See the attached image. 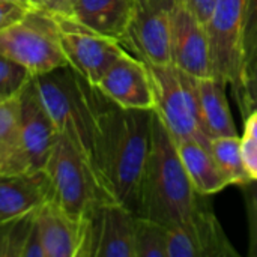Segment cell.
I'll list each match as a JSON object with an SVG mask.
<instances>
[{
    "instance_id": "4dcf8cb0",
    "label": "cell",
    "mask_w": 257,
    "mask_h": 257,
    "mask_svg": "<svg viewBox=\"0 0 257 257\" xmlns=\"http://www.w3.org/2000/svg\"><path fill=\"white\" fill-rule=\"evenodd\" d=\"M32 3L54 15H71L69 0H32Z\"/></svg>"
},
{
    "instance_id": "5bb4252c",
    "label": "cell",
    "mask_w": 257,
    "mask_h": 257,
    "mask_svg": "<svg viewBox=\"0 0 257 257\" xmlns=\"http://www.w3.org/2000/svg\"><path fill=\"white\" fill-rule=\"evenodd\" d=\"M20 134L29 172L44 170L59 131L39 101L32 81L26 84L20 95Z\"/></svg>"
},
{
    "instance_id": "2e32d148",
    "label": "cell",
    "mask_w": 257,
    "mask_h": 257,
    "mask_svg": "<svg viewBox=\"0 0 257 257\" xmlns=\"http://www.w3.org/2000/svg\"><path fill=\"white\" fill-rule=\"evenodd\" d=\"M48 199H51V187L44 170L0 173V224L35 212Z\"/></svg>"
},
{
    "instance_id": "9a60e30c",
    "label": "cell",
    "mask_w": 257,
    "mask_h": 257,
    "mask_svg": "<svg viewBox=\"0 0 257 257\" xmlns=\"http://www.w3.org/2000/svg\"><path fill=\"white\" fill-rule=\"evenodd\" d=\"M36 226L44 257H83L86 220L66 212L48 199L36 211Z\"/></svg>"
},
{
    "instance_id": "cb8c5ba5",
    "label": "cell",
    "mask_w": 257,
    "mask_h": 257,
    "mask_svg": "<svg viewBox=\"0 0 257 257\" xmlns=\"http://www.w3.org/2000/svg\"><path fill=\"white\" fill-rule=\"evenodd\" d=\"M30 77L23 66L0 54V101L20 95Z\"/></svg>"
},
{
    "instance_id": "277c9868",
    "label": "cell",
    "mask_w": 257,
    "mask_h": 257,
    "mask_svg": "<svg viewBox=\"0 0 257 257\" xmlns=\"http://www.w3.org/2000/svg\"><path fill=\"white\" fill-rule=\"evenodd\" d=\"M44 172L51 199L77 218H86L99 203L113 200L87 157L66 136L59 134Z\"/></svg>"
},
{
    "instance_id": "52a82bcc",
    "label": "cell",
    "mask_w": 257,
    "mask_h": 257,
    "mask_svg": "<svg viewBox=\"0 0 257 257\" xmlns=\"http://www.w3.org/2000/svg\"><path fill=\"white\" fill-rule=\"evenodd\" d=\"M248 0H215L206 23L214 77L236 93L244 68V29Z\"/></svg>"
},
{
    "instance_id": "484cf974",
    "label": "cell",
    "mask_w": 257,
    "mask_h": 257,
    "mask_svg": "<svg viewBox=\"0 0 257 257\" xmlns=\"http://www.w3.org/2000/svg\"><path fill=\"white\" fill-rule=\"evenodd\" d=\"M241 188L248 221V256L257 257V179H250Z\"/></svg>"
},
{
    "instance_id": "4316f807",
    "label": "cell",
    "mask_w": 257,
    "mask_h": 257,
    "mask_svg": "<svg viewBox=\"0 0 257 257\" xmlns=\"http://www.w3.org/2000/svg\"><path fill=\"white\" fill-rule=\"evenodd\" d=\"M257 50V0H248L244 29V65ZM244 69V68H242Z\"/></svg>"
},
{
    "instance_id": "ac0fdd59",
    "label": "cell",
    "mask_w": 257,
    "mask_h": 257,
    "mask_svg": "<svg viewBox=\"0 0 257 257\" xmlns=\"http://www.w3.org/2000/svg\"><path fill=\"white\" fill-rule=\"evenodd\" d=\"M196 83L202 123L208 139L238 136L226 93L227 83L217 77L196 78Z\"/></svg>"
},
{
    "instance_id": "ffe728a7",
    "label": "cell",
    "mask_w": 257,
    "mask_h": 257,
    "mask_svg": "<svg viewBox=\"0 0 257 257\" xmlns=\"http://www.w3.org/2000/svg\"><path fill=\"white\" fill-rule=\"evenodd\" d=\"M20 95L0 101V173L3 175L29 173L20 134Z\"/></svg>"
},
{
    "instance_id": "7402d4cb",
    "label": "cell",
    "mask_w": 257,
    "mask_h": 257,
    "mask_svg": "<svg viewBox=\"0 0 257 257\" xmlns=\"http://www.w3.org/2000/svg\"><path fill=\"white\" fill-rule=\"evenodd\" d=\"M209 151L229 185L242 187L250 181V176L242 163L239 136L214 137L209 140Z\"/></svg>"
},
{
    "instance_id": "8fae6325",
    "label": "cell",
    "mask_w": 257,
    "mask_h": 257,
    "mask_svg": "<svg viewBox=\"0 0 257 257\" xmlns=\"http://www.w3.org/2000/svg\"><path fill=\"white\" fill-rule=\"evenodd\" d=\"M83 257H136V214L123 205L107 200L99 203L86 218Z\"/></svg>"
},
{
    "instance_id": "7a4b0ae2",
    "label": "cell",
    "mask_w": 257,
    "mask_h": 257,
    "mask_svg": "<svg viewBox=\"0 0 257 257\" xmlns=\"http://www.w3.org/2000/svg\"><path fill=\"white\" fill-rule=\"evenodd\" d=\"M199 197L181 161L175 139L154 110L151 151L137 215L170 227L193 214L200 202Z\"/></svg>"
},
{
    "instance_id": "5b68a950",
    "label": "cell",
    "mask_w": 257,
    "mask_h": 257,
    "mask_svg": "<svg viewBox=\"0 0 257 257\" xmlns=\"http://www.w3.org/2000/svg\"><path fill=\"white\" fill-rule=\"evenodd\" d=\"M0 54L23 66L32 77L68 65L60 44L57 15L33 8L0 30Z\"/></svg>"
},
{
    "instance_id": "d4e9b609",
    "label": "cell",
    "mask_w": 257,
    "mask_h": 257,
    "mask_svg": "<svg viewBox=\"0 0 257 257\" xmlns=\"http://www.w3.org/2000/svg\"><path fill=\"white\" fill-rule=\"evenodd\" d=\"M235 96L242 111V117L250 111L257 110V50L244 65L241 87Z\"/></svg>"
},
{
    "instance_id": "e0dca14e",
    "label": "cell",
    "mask_w": 257,
    "mask_h": 257,
    "mask_svg": "<svg viewBox=\"0 0 257 257\" xmlns=\"http://www.w3.org/2000/svg\"><path fill=\"white\" fill-rule=\"evenodd\" d=\"M133 8L134 0H72L69 17L81 26L119 42Z\"/></svg>"
},
{
    "instance_id": "8992f818",
    "label": "cell",
    "mask_w": 257,
    "mask_h": 257,
    "mask_svg": "<svg viewBox=\"0 0 257 257\" xmlns=\"http://www.w3.org/2000/svg\"><path fill=\"white\" fill-rule=\"evenodd\" d=\"M154 89L155 111L175 139L197 140L209 148V139L203 130L196 77L185 74L175 65H148Z\"/></svg>"
},
{
    "instance_id": "ba28073f",
    "label": "cell",
    "mask_w": 257,
    "mask_h": 257,
    "mask_svg": "<svg viewBox=\"0 0 257 257\" xmlns=\"http://www.w3.org/2000/svg\"><path fill=\"white\" fill-rule=\"evenodd\" d=\"M178 0H134L119 44L146 65L172 63V12Z\"/></svg>"
},
{
    "instance_id": "836d02e7",
    "label": "cell",
    "mask_w": 257,
    "mask_h": 257,
    "mask_svg": "<svg viewBox=\"0 0 257 257\" xmlns=\"http://www.w3.org/2000/svg\"><path fill=\"white\" fill-rule=\"evenodd\" d=\"M71 2H72V0H69V3H71Z\"/></svg>"
},
{
    "instance_id": "9c48e42d",
    "label": "cell",
    "mask_w": 257,
    "mask_h": 257,
    "mask_svg": "<svg viewBox=\"0 0 257 257\" xmlns=\"http://www.w3.org/2000/svg\"><path fill=\"white\" fill-rule=\"evenodd\" d=\"M60 44L66 62L93 86L126 50L113 38L96 33L69 15H57Z\"/></svg>"
},
{
    "instance_id": "6da1fadb",
    "label": "cell",
    "mask_w": 257,
    "mask_h": 257,
    "mask_svg": "<svg viewBox=\"0 0 257 257\" xmlns=\"http://www.w3.org/2000/svg\"><path fill=\"white\" fill-rule=\"evenodd\" d=\"M154 110L123 108L107 96L96 119L92 161L107 194L136 215L151 151Z\"/></svg>"
},
{
    "instance_id": "1f68e13d",
    "label": "cell",
    "mask_w": 257,
    "mask_h": 257,
    "mask_svg": "<svg viewBox=\"0 0 257 257\" xmlns=\"http://www.w3.org/2000/svg\"><path fill=\"white\" fill-rule=\"evenodd\" d=\"M244 136L257 142V110L250 111L244 117Z\"/></svg>"
},
{
    "instance_id": "30bf717a",
    "label": "cell",
    "mask_w": 257,
    "mask_h": 257,
    "mask_svg": "<svg viewBox=\"0 0 257 257\" xmlns=\"http://www.w3.org/2000/svg\"><path fill=\"white\" fill-rule=\"evenodd\" d=\"M230 244L214 211L200 203L184 221L167 227V257H232Z\"/></svg>"
},
{
    "instance_id": "d6a6232c",
    "label": "cell",
    "mask_w": 257,
    "mask_h": 257,
    "mask_svg": "<svg viewBox=\"0 0 257 257\" xmlns=\"http://www.w3.org/2000/svg\"><path fill=\"white\" fill-rule=\"evenodd\" d=\"M12 2H18V3H21V5H26V6H30V8H36V6L32 3V0H12Z\"/></svg>"
},
{
    "instance_id": "83f0119b",
    "label": "cell",
    "mask_w": 257,
    "mask_h": 257,
    "mask_svg": "<svg viewBox=\"0 0 257 257\" xmlns=\"http://www.w3.org/2000/svg\"><path fill=\"white\" fill-rule=\"evenodd\" d=\"M30 9H33V8L26 6V5H21L18 2L0 0V30L9 27L15 21H18L20 18H23L26 15V12L30 11Z\"/></svg>"
},
{
    "instance_id": "3957f363",
    "label": "cell",
    "mask_w": 257,
    "mask_h": 257,
    "mask_svg": "<svg viewBox=\"0 0 257 257\" xmlns=\"http://www.w3.org/2000/svg\"><path fill=\"white\" fill-rule=\"evenodd\" d=\"M30 81L59 134L66 136L93 166L96 119L105 96L69 65L33 75Z\"/></svg>"
},
{
    "instance_id": "f546056e",
    "label": "cell",
    "mask_w": 257,
    "mask_h": 257,
    "mask_svg": "<svg viewBox=\"0 0 257 257\" xmlns=\"http://www.w3.org/2000/svg\"><path fill=\"white\" fill-rule=\"evenodd\" d=\"M181 3L202 23L206 26L209 21L215 0H181Z\"/></svg>"
},
{
    "instance_id": "44dd1931",
    "label": "cell",
    "mask_w": 257,
    "mask_h": 257,
    "mask_svg": "<svg viewBox=\"0 0 257 257\" xmlns=\"http://www.w3.org/2000/svg\"><path fill=\"white\" fill-rule=\"evenodd\" d=\"M36 211L0 224V257H44L36 226Z\"/></svg>"
},
{
    "instance_id": "603a6c76",
    "label": "cell",
    "mask_w": 257,
    "mask_h": 257,
    "mask_svg": "<svg viewBox=\"0 0 257 257\" xmlns=\"http://www.w3.org/2000/svg\"><path fill=\"white\" fill-rule=\"evenodd\" d=\"M134 254L136 257H167V227L136 215Z\"/></svg>"
},
{
    "instance_id": "d6986e66",
    "label": "cell",
    "mask_w": 257,
    "mask_h": 257,
    "mask_svg": "<svg viewBox=\"0 0 257 257\" xmlns=\"http://www.w3.org/2000/svg\"><path fill=\"white\" fill-rule=\"evenodd\" d=\"M181 161L199 196H212L229 187L209 148L197 140L176 142Z\"/></svg>"
},
{
    "instance_id": "4fadbf2b",
    "label": "cell",
    "mask_w": 257,
    "mask_h": 257,
    "mask_svg": "<svg viewBox=\"0 0 257 257\" xmlns=\"http://www.w3.org/2000/svg\"><path fill=\"white\" fill-rule=\"evenodd\" d=\"M172 65L196 78L214 77L211 47L206 26L182 3L176 2L172 12Z\"/></svg>"
},
{
    "instance_id": "f1b7e54d",
    "label": "cell",
    "mask_w": 257,
    "mask_h": 257,
    "mask_svg": "<svg viewBox=\"0 0 257 257\" xmlns=\"http://www.w3.org/2000/svg\"><path fill=\"white\" fill-rule=\"evenodd\" d=\"M241 152L242 163L250 176V179H257V142L242 136L241 137Z\"/></svg>"
},
{
    "instance_id": "7c38bea8",
    "label": "cell",
    "mask_w": 257,
    "mask_h": 257,
    "mask_svg": "<svg viewBox=\"0 0 257 257\" xmlns=\"http://www.w3.org/2000/svg\"><path fill=\"white\" fill-rule=\"evenodd\" d=\"M96 87L119 107L155 110L157 99L149 68L128 51L107 69Z\"/></svg>"
}]
</instances>
